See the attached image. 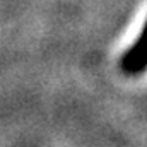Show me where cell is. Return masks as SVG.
<instances>
[{"instance_id": "1", "label": "cell", "mask_w": 147, "mask_h": 147, "mask_svg": "<svg viewBox=\"0 0 147 147\" xmlns=\"http://www.w3.org/2000/svg\"><path fill=\"white\" fill-rule=\"evenodd\" d=\"M120 65L128 75H139L147 70V19L135 43L123 53Z\"/></svg>"}]
</instances>
